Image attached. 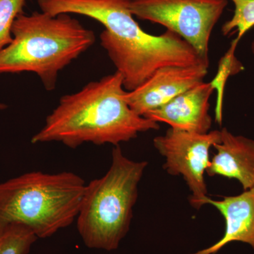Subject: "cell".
<instances>
[{
	"mask_svg": "<svg viewBox=\"0 0 254 254\" xmlns=\"http://www.w3.org/2000/svg\"><path fill=\"white\" fill-rule=\"evenodd\" d=\"M28 0H0V50L11 43V28Z\"/></svg>",
	"mask_w": 254,
	"mask_h": 254,
	"instance_id": "9a60e30c",
	"label": "cell"
},
{
	"mask_svg": "<svg viewBox=\"0 0 254 254\" xmlns=\"http://www.w3.org/2000/svg\"><path fill=\"white\" fill-rule=\"evenodd\" d=\"M84 180L70 172H31L0 183V227L19 224L48 238L78 216Z\"/></svg>",
	"mask_w": 254,
	"mask_h": 254,
	"instance_id": "277c9868",
	"label": "cell"
},
{
	"mask_svg": "<svg viewBox=\"0 0 254 254\" xmlns=\"http://www.w3.org/2000/svg\"><path fill=\"white\" fill-rule=\"evenodd\" d=\"M127 91L123 76L116 71L64 95L32 143L60 142L71 148L85 143L116 146L142 132L158 130L159 123L131 110L125 100Z\"/></svg>",
	"mask_w": 254,
	"mask_h": 254,
	"instance_id": "7a4b0ae2",
	"label": "cell"
},
{
	"mask_svg": "<svg viewBox=\"0 0 254 254\" xmlns=\"http://www.w3.org/2000/svg\"><path fill=\"white\" fill-rule=\"evenodd\" d=\"M239 42L234 39L230 46V49L225 53V55L220 60L218 73L213 81H210L213 85L214 91L216 90L217 103L215 108V121L219 125H221L222 123V103H223L224 90L227 79L230 76L237 74L240 71H243L244 66L237 59L235 53Z\"/></svg>",
	"mask_w": 254,
	"mask_h": 254,
	"instance_id": "7c38bea8",
	"label": "cell"
},
{
	"mask_svg": "<svg viewBox=\"0 0 254 254\" xmlns=\"http://www.w3.org/2000/svg\"><path fill=\"white\" fill-rule=\"evenodd\" d=\"M251 50H252V54H253L254 56V38L253 41L252 42V44H251Z\"/></svg>",
	"mask_w": 254,
	"mask_h": 254,
	"instance_id": "2e32d148",
	"label": "cell"
},
{
	"mask_svg": "<svg viewBox=\"0 0 254 254\" xmlns=\"http://www.w3.org/2000/svg\"><path fill=\"white\" fill-rule=\"evenodd\" d=\"M213 145L216 153L206 170L209 176H221L237 180L244 190L254 187V140L235 135L226 128Z\"/></svg>",
	"mask_w": 254,
	"mask_h": 254,
	"instance_id": "30bf717a",
	"label": "cell"
},
{
	"mask_svg": "<svg viewBox=\"0 0 254 254\" xmlns=\"http://www.w3.org/2000/svg\"><path fill=\"white\" fill-rule=\"evenodd\" d=\"M211 205L225 219L224 235L216 243L190 254H215L233 242L248 244L254 251V187L237 195L213 200L205 197L203 205Z\"/></svg>",
	"mask_w": 254,
	"mask_h": 254,
	"instance_id": "8fae6325",
	"label": "cell"
},
{
	"mask_svg": "<svg viewBox=\"0 0 254 254\" xmlns=\"http://www.w3.org/2000/svg\"><path fill=\"white\" fill-rule=\"evenodd\" d=\"M213 91L210 82H202L147 113L144 118L168 124L171 128L182 131L208 133L213 123L209 114V100Z\"/></svg>",
	"mask_w": 254,
	"mask_h": 254,
	"instance_id": "9c48e42d",
	"label": "cell"
},
{
	"mask_svg": "<svg viewBox=\"0 0 254 254\" xmlns=\"http://www.w3.org/2000/svg\"><path fill=\"white\" fill-rule=\"evenodd\" d=\"M38 239L30 229L19 224L0 227V254H28Z\"/></svg>",
	"mask_w": 254,
	"mask_h": 254,
	"instance_id": "4fadbf2b",
	"label": "cell"
},
{
	"mask_svg": "<svg viewBox=\"0 0 254 254\" xmlns=\"http://www.w3.org/2000/svg\"><path fill=\"white\" fill-rule=\"evenodd\" d=\"M235 5L232 17L224 23L222 33L225 36L237 34L235 39L240 42L254 27V0H231Z\"/></svg>",
	"mask_w": 254,
	"mask_h": 254,
	"instance_id": "5bb4252c",
	"label": "cell"
},
{
	"mask_svg": "<svg viewBox=\"0 0 254 254\" xmlns=\"http://www.w3.org/2000/svg\"><path fill=\"white\" fill-rule=\"evenodd\" d=\"M220 130L196 133L170 127L155 137L153 145L165 158L163 168L169 175H181L190 189V202L195 209L203 206L208 196L205 173L210 164V150L220 140Z\"/></svg>",
	"mask_w": 254,
	"mask_h": 254,
	"instance_id": "52a82bcc",
	"label": "cell"
},
{
	"mask_svg": "<svg viewBox=\"0 0 254 254\" xmlns=\"http://www.w3.org/2000/svg\"><path fill=\"white\" fill-rule=\"evenodd\" d=\"M11 33L12 41L0 50V76L35 73L48 91L56 87L60 71L95 42L94 32L68 14L21 13Z\"/></svg>",
	"mask_w": 254,
	"mask_h": 254,
	"instance_id": "3957f363",
	"label": "cell"
},
{
	"mask_svg": "<svg viewBox=\"0 0 254 254\" xmlns=\"http://www.w3.org/2000/svg\"><path fill=\"white\" fill-rule=\"evenodd\" d=\"M147 166V162L127 158L120 145H116L108 171L86 185L76 225L88 248L118 250L129 231L138 184Z\"/></svg>",
	"mask_w": 254,
	"mask_h": 254,
	"instance_id": "5b68a950",
	"label": "cell"
},
{
	"mask_svg": "<svg viewBox=\"0 0 254 254\" xmlns=\"http://www.w3.org/2000/svg\"><path fill=\"white\" fill-rule=\"evenodd\" d=\"M227 4L228 0H131L129 7L133 16L181 37L210 64V36Z\"/></svg>",
	"mask_w": 254,
	"mask_h": 254,
	"instance_id": "8992f818",
	"label": "cell"
},
{
	"mask_svg": "<svg viewBox=\"0 0 254 254\" xmlns=\"http://www.w3.org/2000/svg\"><path fill=\"white\" fill-rule=\"evenodd\" d=\"M6 105L4 104V103H0V110H3L6 109Z\"/></svg>",
	"mask_w": 254,
	"mask_h": 254,
	"instance_id": "e0dca14e",
	"label": "cell"
},
{
	"mask_svg": "<svg viewBox=\"0 0 254 254\" xmlns=\"http://www.w3.org/2000/svg\"><path fill=\"white\" fill-rule=\"evenodd\" d=\"M208 68L206 65L198 64L159 68L141 86L127 91L125 100L132 110L144 117L203 82Z\"/></svg>",
	"mask_w": 254,
	"mask_h": 254,
	"instance_id": "ba28073f",
	"label": "cell"
},
{
	"mask_svg": "<svg viewBox=\"0 0 254 254\" xmlns=\"http://www.w3.org/2000/svg\"><path fill=\"white\" fill-rule=\"evenodd\" d=\"M131 0H38L43 12L88 16L103 24L100 45L121 73L125 90L145 83L159 68L209 64L187 42L167 30L154 36L142 29L130 11Z\"/></svg>",
	"mask_w": 254,
	"mask_h": 254,
	"instance_id": "6da1fadb",
	"label": "cell"
}]
</instances>
